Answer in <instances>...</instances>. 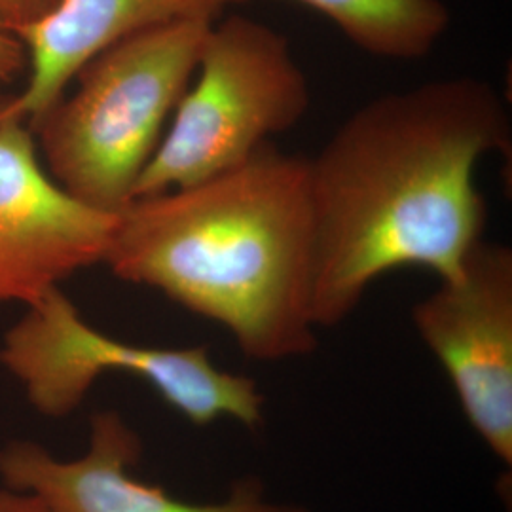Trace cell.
I'll return each instance as SVG.
<instances>
[{"label":"cell","mask_w":512,"mask_h":512,"mask_svg":"<svg viewBox=\"0 0 512 512\" xmlns=\"http://www.w3.org/2000/svg\"><path fill=\"white\" fill-rule=\"evenodd\" d=\"M511 114L492 84L461 76L355 110L310 160L313 321L336 327L401 268L448 279L484 239L475 183L486 154L511 156Z\"/></svg>","instance_id":"6da1fadb"},{"label":"cell","mask_w":512,"mask_h":512,"mask_svg":"<svg viewBox=\"0 0 512 512\" xmlns=\"http://www.w3.org/2000/svg\"><path fill=\"white\" fill-rule=\"evenodd\" d=\"M103 264L219 323L253 361L310 355V160L268 143L202 183L135 198L116 213Z\"/></svg>","instance_id":"7a4b0ae2"},{"label":"cell","mask_w":512,"mask_h":512,"mask_svg":"<svg viewBox=\"0 0 512 512\" xmlns=\"http://www.w3.org/2000/svg\"><path fill=\"white\" fill-rule=\"evenodd\" d=\"M215 21L184 19L131 35L90 59L37 129L50 175L76 200L120 213L198 71Z\"/></svg>","instance_id":"3957f363"},{"label":"cell","mask_w":512,"mask_h":512,"mask_svg":"<svg viewBox=\"0 0 512 512\" xmlns=\"http://www.w3.org/2000/svg\"><path fill=\"white\" fill-rule=\"evenodd\" d=\"M198 80L181 97L135 198L202 183L249 160L308 114V76L274 27L232 14L203 42Z\"/></svg>","instance_id":"277c9868"},{"label":"cell","mask_w":512,"mask_h":512,"mask_svg":"<svg viewBox=\"0 0 512 512\" xmlns=\"http://www.w3.org/2000/svg\"><path fill=\"white\" fill-rule=\"evenodd\" d=\"M0 365L48 418L76 410L105 372L147 382L194 425L234 420L256 427L266 399L255 380L222 370L207 348L131 344L92 327L59 287L27 306L2 338Z\"/></svg>","instance_id":"5b68a950"},{"label":"cell","mask_w":512,"mask_h":512,"mask_svg":"<svg viewBox=\"0 0 512 512\" xmlns=\"http://www.w3.org/2000/svg\"><path fill=\"white\" fill-rule=\"evenodd\" d=\"M412 321L482 442L512 465V251L482 239Z\"/></svg>","instance_id":"8992f818"},{"label":"cell","mask_w":512,"mask_h":512,"mask_svg":"<svg viewBox=\"0 0 512 512\" xmlns=\"http://www.w3.org/2000/svg\"><path fill=\"white\" fill-rule=\"evenodd\" d=\"M116 215L71 196L38 162L33 128L0 122V304L25 308L103 264Z\"/></svg>","instance_id":"52a82bcc"},{"label":"cell","mask_w":512,"mask_h":512,"mask_svg":"<svg viewBox=\"0 0 512 512\" xmlns=\"http://www.w3.org/2000/svg\"><path fill=\"white\" fill-rule=\"evenodd\" d=\"M139 456V435L107 410L93 416L78 458H55L37 442L12 440L0 450V478L37 495L52 512H310L268 499L255 482H241L215 503H190L133 475Z\"/></svg>","instance_id":"ba28073f"},{"label":"cell","mask_w":512,"mask_h":512,"mask_svg":"<svg viewBox=\"0 0 512 512\" xmlns=\"http://www.w3.org/2000/svg\"><path fill=\"white\" fill-rule=\"evenodd\" d=\"M226 0H57L54 10L18 31L29 78L21 92L0 101V122L31 128L65 95L78 71L112 44L184 19L217 21Z\"/></svg>","instance_id":"9c48e42d"},{"label":"cell","mask_w":512,"mask_h":512,"mask_svg":"<svg viewBox=\"0 0 512 512\" xmlns=\"http://www.w3.org/2000/svg\"><path fill=\"white\" fill-rule=\"evenodd\" d=\"M245 0H226L239 4ZM329 18L361 52L416 61L435 50L450 27L442 0H296Z\"/></svg>","instance_id":"30bf717a"},{"label":"cell","mask_w":512,"mask_h":512,"mask_svg":"<svg viewBox=\"0 0 512 512\" xmlns=\"http://www.w3.org/2000/svg\"><path fill=\"white\" fill-rule=\"evenodd\" d=\"M27 67V50L0 14V90L10 86Z\"/></svg>","instance_id":"8fae6325"},{"label":"cell","mask_w":512,"mask_h":512,"mask_svg":"<svg viewBox=\"0 0 512 512\" xmlns=\"http://www.w3.org/2000/svg\"><path fill=\"white\" fill-rule=\"evenodd\" d=\"M57 0H0V14L8 27L18 33L46 18L55 8Z\"/></svg>","instance_id":"7c38bea8"},{"label":"cell","mask_w":512,"mask_h":512,"mask_svg":"<svg viewBox=\"0 0 512 512\" xmlns=\"http://www.w3.org/2000/svg\"><path fill=\"white\" fill-rule=\"evenodd\" d=\"M0 512H52L37 495L18 488H0Z\"/></svg>","instance_id":"4fadbf2b"}]
</instances>
